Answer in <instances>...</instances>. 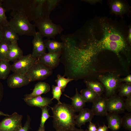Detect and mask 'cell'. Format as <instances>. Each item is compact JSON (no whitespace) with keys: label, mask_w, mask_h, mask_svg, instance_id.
<instances>
[{"label":"cell","mask_w":131,"mask_h":131,"mask_svg":"<svg viewBox=\"0 0 131 131\" xmlns=\"http://www.w3.org/2000/svg\"><path fill=\"white\" fill-rule=\"evenodd\" d=\"M43 41L46 48L49 53H55L62 51L65 47V44L63 42H59L49 39Z\"/></svg>","instance_id":"cell-24"},{"label":"cell","mask_w":131,"mask_h":131,"mask_svg":"<svg viewBox=\"0 0 131 131\" xmlns=\"http://www.w3.org/2000/svg\"><path fill=\"white\" fill-rule=\"evenodd\" d=\"M94 116L91 109L83 108L76 116L75 119V125L81 128L82 125H85L87 122H91Z\"/></svg>","instance_id":"cell-17"},{"label":"cell","mask_w":131,"mask_h":131,"mask_svg":"<svg viewBox=\"0 0 131 131\" xmlns=\"http://www.w3.org/2000/svg\"><path fill=\"white\" fill-rule=\"evenodd\" d=\"M98 78L105 88L106 96L110 97L115 95L120 85L118 75L113 73L107 75L101 74L99 75Z\"/></svg>","instance_id":"cell-6"},{"label":"cell","mask_w":131,"mask_h":131,"mask_svg":"<svg viewBox=\"0 0 131 131\" xmlns=\"http://www.w3.org/2000/svg\"><path fill=\"white\" fill-rule=\"evenodd\" d=\"M122 126L126 130L131 131V114L126 113L122 118Z\"/></svg>","instance_id":"cell-33"},{"label":"cell","mask_w":131,"mask_h":131,"mask_svg":"<svg viewBox=\"0 0 131 131\" xmlns=\"http://www.w3.org/2000/svg\"><path fill=\"white\" fill-rule=\"evenodd\" d=\"M4 90L3 85L0 81V103L1 101L3 98Z\"/></svg>","instance_id":"cell-40"},{"label":"cell","mask_w":131,"mask_h":131,"mask_svg":"<svg viewBox=\"0 0 131 131\" xmlns=\"http://www.w3.org/2000/svg\"><path fill=\"white\" fill-rule=\"evenodd\" d=\"M10 115L8 114H6L4 113L1 111L0 110V116H9Z\"/></svg>","instance_id":"cell-45"},{"label":"cell","mask_w":131,"mask_h":131,"mask_svg":"<svg viewBox=\"0 0 131 131\" xmlns=\"http://www.w3.org/2000/svg\"><path fill=\"white\" fill-rule=\"evenodd\" d=\"M3 40L13 43L17 42L18 35L8 25L1 27Z\"/></svg>","instance_id":"cell-23"},{"label":"cell","mask_w":131,"mask_h":131,"mask_svg":"<svg viewBox=\"0 0 131 131\" xmlns=\"http://www.w3.org/2000/svg\"><path fill=\"white\" fill-rule=\"evenodd\" d=\"M11 71V65L7 59H0V80L6 79Z\"/></svg>","instance_id":"cell-25"},{"label":"cell","mask_w":131,"mask_h":131,"mask_svg":"<svg viewBox=\"0 0 131 131\" xmlns=\"http://www.w3.org/2000/svg\"><path fill=\"white\" fill-rule=\"evenodd\" d=\"M127 39L129 43L131 44V26H130L129 27L128 35Z\"/></svg>","instance_id":"cell-42"},{"label":"cell","mask_w":131,"mask_h":131,"mask_svg":"<svg viewBox=\"0 0 131 131\" xmlns=\"http://www.w3.org/2000/svg\"><path fill=\"white\" fill-rule=\"evenodd\" d=\"M83 1L85 2L90 3V4L96 3L99 2V0H82Z\"/></svg>","instance_id":"cell-43"},{"label":"cell","mask_w":131,"mask_h":131,"mask_svg":"<svg viewBox=\"0 0 131 131\" xmlns=\"http://www.w3.org/2000/svg\"><path fill=\"white\" fill-rule=\"evenodd\" d=\"M49 107L52 112L53 125L56 131H74L77 115L71 105L61 102Z\"/></svg>","instance_id":"cell-2"},{"label":"cell","mask_w":131,"mask_h":131,"mask_svg":"<svg viewBox=\"0 0 131 131\" xmlns=\"http://www.w3.org/2000/svg\"><path fill=\"white\" fill-rule=\"evenodd\" d=\"M37 131H45L44 127H40Z\"/></svg>","instance_id":"cell-47"},{"label":"cell","mask_w":131,"mask_h":131,"mask_svg":"<svg viewBox=\"0 0 131 131\" xmlns=\"http://www.w3.org/2000/svg\"><path fill=\"white\" fill-rule=\"evenodd\" d=\"M64 95L71 99V105L75 112H79L84 107L86 102L79 93L77 88L76 89L75 94L72 97H70L65 94Z\"/></svg>","instance_id":"cell-22"},{"label":"cell","mask_w":131,"mask_h":131,"mask_svg":"<svg viewBox=\"0 0 131 131\" xmlns=\"http://www.w3.org/2000/svg\"><path fill=\"white\" fill-rule=\"evenodd\" d=\"M11 43L3 40L0 43V59H7V56Z\"/></svg>","instance_id":"cell-31"},{"label":"cell","mask_w":131,"mask_h":131,"mask_svg":"<svg viewBox=\"0 0 131 131\" xmlns=\"http://www.w3.org/2000/svg\"><path fill=\"white\" fill-rule=\"evenodd\" d=\"M109 4L111 12L116 15L122 16L129 10V6L124 1L111 0L109 1Z\"/></svg>","instance_id":"cell-16"},{"label":"cell","mask_w":131,"mask_h":131,"mask_svg":"<svg viewBox=\"0 0 131 131\" xmlns=\"http://www.w3.org/2000/svg\"><path fill=\"white\" fill-rule=\"evenodd\" d=\"M107 111L118 114L123 113L125 109L124 101L120 96L114 95L109 97L107 101Z\"/></svg>","instance_id":"cell-12"},{"label":"cell","mask_w":131,"mask_h":131,"mask_svg":"<svg viewBox=\"0 0 131 131\" xmlns=\"http://www.w3.org/2000/svg\"><path fill=\"white\" fill-rule=\"evenodd\" d=\"M56 131L55 130V131Z\"/></svg>","instance_id":"cell-48"},{"label":"cell","mask_w":131,"mask_h":131,"mask_svg":"<svg viewBox=\"0 0 131 131\" xmlns=\"http://www.w3.org/2000/svg\"><path fill=\"white\" fill-rule=\"evenodd\" d=\"M74 80L72 79L65 78L63 76H61L60 74H58L57 75V79L55 81L57 86L60 88L62 91L63 92L68 83Z\"/></svg>","instance_id":"cell-30"},{"label":"cell","mask_w":131,"mask_h":131,"mask_svg":"<svg viewBox=\"0 0 131 131\" xmlns=\"http://www.w3.org/2000/svg\"><path fill=\"white\" fill-rule=\"evenodd\" d=\"M42 110V114L41 118L40 127H44V124L46 120L49 117H52L49 113V108L47 106L41 108Z\"/></svg>","instance_id":"cell-34"},{"label":"cell","mask_w":131,"mask_h":131,"mask_svg":"<svg viewBox=\"0 0 131 131\" xmlns=\"http://www.w3.org/2000/svg\"><path fill=\"white\" fill-rule=\"evenodd\" d=\"M46 0H3L6 11L10 10L23 13L30 21L44 17Z\"/></svg>","instance_id":"cell-1"},{"label":"cell","mask_w":131,"mask_h":131,"mask_svg":"<svg viewBox=\"0 0 131 131\" xmlns=\"http://www.w3.org/2000/svg\"><path fill=\"white\" fill-rule=\"evenodd\" d=\"M60 1L59 0H46L44 6V17H49L51 12L58 5Z\"/></svg>","instance_id":"cell-28"},{"label":"cell","mask_w":131,"mask_h":131,"mask_svg":"<svg viewBox=\"0 0 131 131\" xmlns=\"http://www.w3.org/2000/svg\"><path fill=\"white\" fill-rule=\"evenodd\" d=\"M52 94L53 95V98L52 99V100L54 99H56L58 101L57 103H61L60 101V97L61 95L62 91L60 88L57 86L53 85L52 86Z\"/></svg>","instance_id":"cell-35"},{"label":"cell","mask_w":131,"mask_h":131,"mask_svg":"<svg viewBox=\"0 0 131 131\" xmlns=\"http://www.w3.org/2000/svg\"><path fill=\"white\" fill-rule=\"evenodd\" d=\"M118 114L109 112L106 116L107 127L112 131H118L122 126V118Z\"/></svg>","instance_id":"cell-20"},{"label":"cell","mask_w":131,"mask_h":131,"mask_svg":"<svg viewBox=\"0 0 131 131\" xmlns=\"http://www.w3.org/2000/svg\"><path fill=\"white\" fill-rule=\"evenodd\" d=\"M124 105L125 110L129 112H131V96L127 97L125 99Z\"/></svg>","instance_id":"cell-37"},{"label":"cell","mask_w":131,"mask_h":131,"mask_svg":"<svg viewBox=\"0 0 131 131\" xmlns=\"http://www.w3.org/2000/svg\"><path fill=\"white\" fill-rule=\"evenodd\" d=\"M37 61V59L34 58L31 54L23 56L11 65V71L14 73L25 74Z\"/></svg>","instance_id":"cell-7"},{"label":"cell","mask_w":131,"mask_h":131,"mask_svg":"<svg viewBox=\"0 0 131 131\" xmlns=\"http://www.w3.org/2000/svg\"><path fill=\"white\" fill-rule=\"evenodd\" d=\"M23 56L22 50L19 47L17 42L11 43L7 56V59L14 62Z\"/></svg>","instance_id":"cell-21"},{"label":"cell","mask_w":131,"mask_h":131,"mask_svg":"<svg viewBox=\"0 0 131 131\" xmlns=\"http://www.w3.org/2000/svg\"><path fill=\"white\" fill-rule=\"evenodd\" d=\"M32 43L33 46L31 54L34 58H38L46 53V48L42 37L38 32H37L33 36Z\"/></svg>","instance_id":"cell-14"},{"label":"cell","mask_w":131,"mask_h":131,"mask_svg":"<svg viewBox=\"0 0 131 131\" xmlns=\"http://www.w3.org/2000/svg\"><path fill=\"white\" fill-rule=\"evenodd\" d=\"M103 39L111 41L126 43L125 40L122 33L114 27L106 23L101 24Z\"/></svg>","instance_id":"cell-9"},{"label":"cell","mask_w":131,"mask_h":131,"mask_svg":"<svg viewBox=\"0 0 131 131\" xmlns=\"http://www.w3.org/2000/svg\"><path fill=\"white\" fill-rule=\"evenodd\" d=\"M74 131H88V130H84L81 128L80 129H79L75 127L74 129Z\"/></svg>","instance_id":"cell-46"},{"label":"cell","mask_w":131,"mask_h":131,"mask_svg":"<svg viewBox=\"0 0 131 131\" xmlns=\"http://www.w3.org/2000/svg\"><path fill=\"white\" fill-rule=\"evenodd\" d=\"M24 99L29 106L40 108L46 106L49 107V105L52 103L51 98L41 97V95L30 98H24Z\"/></svg>","instance_id":"cell-18"},{"label":"cell","mask_w":131,"mask_h":131,"mask_svg":"<svg viewBox=\"0 0 131 131\" xmlns=\"http://www.w3.org/2000/svg\"><path fill=\"white\" fill-rule=\"evenodd\" d=\"M3 0H0V26L8 25V21L6 16L5 10L2 6Z\"/></svg>","instance_id":"cell-32"},{"label":"cell","mask_w":131,"mask_h":131,"mask_svg":"<svg viewBox=\"0 0 131 131\" xmlns=\"http://www.w3.org/2000/svg\"><path fill=\"white\" fill-rule=\"evenodd\" d=\"M89 122L88 127V131H97V129L95 124L91 121Z\"/></svg>","instance_id":"cell-39"},{"label":"cell","mask_w":131,"mask_h":131,"mask_svg":"<svg viewBox=\"0 0 131 131\" xmlns=\"http://www.w3.org/2000/svg\"><path fill=\"white\" fill-rule=\"evenodd\" d=\"M119 96L127 97L131 96V84L125 83L120 84L118 88Z\"/></svg>","instance_id":"cell-29"},{"label":"cell","mask_w":131,"mask_h":131,"mask_svg":"<svg viewBox=\"0 0 131 131\" xmlns=\"http://www.w3.org/2000/svg\"><path fill=\"white\" fill-rule=\"evenodd\" d=\"M50 89V86L48 83L44 82H39L35 85L32 92L25 95L24 98H30L40 96L42 94L48 92Z\"/></svg>","instance_id":"cell-19"},{"label":"cell","mask_w":131,"mask_h":131,"mask_svg":"<svg viewBox=\"0 0 131 131\" xmlns=\"http://www.w3.org/2000/svg\"><path fill=\"white\" fill-rule=\"evenodd\" d=\"M3 40L1 27L0 26V43Z\"/></svg>","instance_id":"cell-44"},{"label":"cell","mask_w":131,"mask_h":131,"mask_svg":"<svg viewBox=\"0 0 131 131\" xmlns=\"http://www.w3.org/2000/svg\"><path fill=\"white\" fill-rule=\"evenodd\" d=\"M87 88L100 96L103 93L104 87L103 85L96 81H85L84 82Z\"/></svg>","instance_id":"cell-27"},{"label":"cell","mask_w":131,"mask_h":131,"mask_svg":"<svg viewBox=\"0 0 131 131\" xmlns=\"http://www.w3.org/2000/svg\"><path fill=\"white\" fill-rule=\"evenodd\" d=\"M80 93L86 102L92 103L100 96L88 88L82 90Z\"/></svg>","instance_id":"cell-26"},{"label":"cell","mask_w":131,"mask_h":131,"mask_svg":"<svg viewBox=\"0 0 131 131\" xmlns=\"http://www.w3.org/2000/svg\"><path fill=\"white\" fill-rule=\"evenodd\" d=\"M119 80L120 82H124L127 83H131V75H129L125 78H120Z\"/></svg>","instance_id":"cell-38"},{"label":"cell","mask_w":131,"mask_h":131,"mask_svg":"<svg viewBox=\"0 0 131 131\" xmlns=\"http://www.w3.org/2000/svg\"><path fill=\"white\" fill-rule=\"evenodd\" d=\"M7 82L9 88L15 89L27 85L30 82L26 74L14 73L8 77Z\"/></svg>","instance_id":"cell-13"},{"label":"cell","mask_w":131,"mask_h":131,"mask_svg":"<svg viewBox=\"0 0 131 131\" xmlns=\"http://www.w3.org/2000/svg\"><path fill=\"white\" fill-rule=\"evenodd\" d=\"M23 115L14 112L0 122V131H18L22 127Z\"/></svg>","instance_id":"cell-8"},{"label":"cell","mask_w":131,"mask_h":131,"mask_svg":"<svg viewBox=\"0 0 131 131\" xmlns=\"http://www.w3.org/2000/svg\"><path fill=\"white\" fill-rule=\"evenodd\" d=\"M126 43L111 41L103 39L95 43L93 50H108L114 52L118 56L120 52L125 48Z\"/></svg>","instance_id":"cell-10"},{"label":"cell","mask_w":131,"mask_h":131,"mask_svg":"<svg viewBox=\"0 0 131 131\" xmlns=\"http://www.w3.org/2000/svg\"><path fill=\"white\" fill-rule=\"evenodd\" d=\"M11 16L8 25L18 35L34 36L37 32L34 24H32L23 13L15 11L10 13Z\"/></svg>","instance_id":"cell-3"},{"label":"cell","mask_w":131,"mask_h":131,"mask_svg":"<svg viewBox=\"0 0 131 131\" xmlns=\"http://www.w3.org/2000/svg\"><path fill=\"white\" fill-rule=\"evenodd\" d=\"M108 127L105 124L103 126H99L97 129V131H108Z\"/></svg>","instance_id":"cell-41"},{"label":"cell","mask_w":131,"mask_h":131,"mask_svg":"<svg viewBox=\"0 0 131 131\" xmlns=\"http://www.w3.org/2000/svg\"><path fill=\"white\" fill-rule=\"evenodd\" d=\"M107 99L105 97L100 96L92 103L91 109L94 115L101 116L106 115L108 113Z\"/></svg>","instance_id":"cell-15"},{"label":"cell","mask_w":131,"mask_h":131,"mask_svg":"<svg viewBox=\"0 0 131 131\" xmlns=\"http://www.w3.org/2000/svg\"><path fill=\"white\" fill-rule=\"evenodd\" d=\"M31 120V119L30 116L27 115V121L24 126L20 128L18 131H28Z\"/></svg>","instance_id":"cell-36"},{"label":"cell","mask_w":131,"mask_h":131,"mask_svg":"<svg viewBox=\"0 0 131 131\" xmlns=\"http://www.w3.org/2000/svg\"><path fill=\"white\" fill-rule=\"evenodd\" d=\"M52 73V69L37 60L25 74L31 82L45 80L51 75Z\"/></svg>","instance_id":"cell-5"},{"label":"cell","mask_w":131,"mask_h":131,"mask_svg":"<svg viewBox=\"0 0 131 131\" xmlns=\"http://www.w3.org/2000/svg\"><path fill=\"white\" fill-rule=\"evenodd\" d=\"M62 51L45 53L37 59V60L52 69L56 67L60 62Z\"/></svg>","instance_id":"cell-11"},{"label":"cell","mask_w":131,"mask_h":131,"mask_svg":"<svg viewBox=\"0 0 131 131\" xmlns=\"http://www.w3.org/2000/svg\"><path fill=\"white\" fill-rule=\"evenodd\" d=\"M34 21V25L39 30L42 38L55 39L56 35L61 33L63 29L60 25L54 23L49 17H46L39 18Z\"/></svg>","instance_id":"cell-4"}]
</instances>
